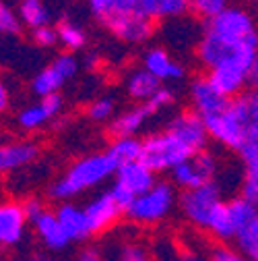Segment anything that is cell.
Returning <instances> with one entry per match:
<instances>
[{
    "label": "cell",
    "mask_w": 258,
    "mask_h": 261,
    "mask_svg": "<svg viewBox=\"0 0 258 261\" xmlns=\"http://www.w3.org/2000/svg\"><path fill=\"white\" fill-rule=\"evenodd\" d=\"M213 141L232 151L258 145V91L246 89L232 97L225 112L203 118Z\"/></svg>",
    "instance_id": "6da1fadb"
},
{
    "label": "cell",
    "mask_w": 258,
    "mask_h": 261,
    "mask_svg": "<svg viewBox=\"0 0 258 261\" xmlns=\"http://www.w3.org/2000/svg\"><path fill=\"white\" fill-rule=\"evenodd\" d=\"M116 170H118V162L112 158L108 149L89 153L77 160L60 178H56L50 185L48 195L56 201H71L77 195L106 182L110 176L116 174Z\"/></svg>",
    "instance_id": "7a4b0ae2"
},
{
    "label": "cell",
    "mask_w": 258,
    "mask_h": 261,
    "mask_svg": "<svg viewBox=\"0 0 258 261\" xmlns=\"http://www.w3.org/2000/svg\"><path fill=\"white\" fill-rule=\"evenodd\" d=\"M195 155L190 147H186L170 130L151 133L143 139V155L141 160L153 172H172L178 164Z\"/></svg>",
    "instance_id": "3957f363"
},
{
    "label": "cell",
    "mask_w": 258,
    "mask_h": 261,
    "mask_svg": "<svg viewBox=\"0 0 258 261\" xmlns=\"http://www.w3.org/2000/svg\"><path fill=\"white\" fill-rule=\"evenodd\" d=\"M197 56L207 69H215L219 64H240L248 69L258 56V42L232 44L205 31L197 44Z\"/></svg>",
    "instance_id": "277c9868"
},
{
    "label": "cell",
    "mask_w": 258,
    "mask_h": 261,
    "mask_svg": "<svg viewBox=\"0 0 258 261\" xmlns=\"http://www.w3.org/2000/svg\"><path fill=\"white\" fill-rule=\"evenodd\" d=\"M176 195L178 193L174 185L166 180H157L153 189H149L145 195L135 197V201L131 203V207L126 210L124 216L137 224H157L172 214L178 201Z\"/></svg>",
    "instance_id": "5b68a950"
},
{
    "label": "cell",
    "mask_w": 258,
    "mask_h": 261,
    "mask_svg": "<svg viewBox=\"0 0 258 261\" xmlns=\"http://www.w3.org/2000/svg\"><path fill=\"white\" fill-rule=\"evenodd\" d=\"M256 23L254 17L242 7H228L223 13L207 21L205 31L223 42L242 44V42H256Z\"/></svg>",
    "instance_id": "8992f818"
},
{
    "label": "cell",
    "mask_w": 258,
    "mask_h": 261,
    "mask_svg": "<svg viewBox=\"0 0 258 261\" xmlns=\"http://www.w3.org/2000/svg\"><path fill=\"white\" fill-rule=\"evenodd\" d=\"M221 201H223L221 187L215 180H211L203 187H197V189L182 191L178 197V205H180V212L184 214V218L199 228H207V222H209L213 210Z\"/></svg>",
    "instance_id": "52a82bcc"
},
{
    "label": "cell",
    "mask_w": 258,
    "mask_h": 261,
    "mask_svg": "<svg viewBox=\"0 0 258 261\" xmlns=\"http://www.w3.org/2000/svg\"><path fill=\"white\" fill-rule=\"evenodd\" d=\"M217 170H219V162L215 153L209 149H203V151H197L195 155H190L182 164H178L170 174L176 187H180L182 191H188L215 180Z\"/></svg>",
    "instance_id": "ba28073f"
},
{
    "label": "cell",
    "mask_w": 258,
    "mask_h": 261,
    "mask_svg": "<svg viewBox=\"0 0 258 261\" xmlns=\"http://www.w3.org/2000/svg\"><path fill=\"white\" fill-rule=\"evenodd\" d=\"M104 25L110 29V34L114 38H118L120 42H126V44H143V42L151 40L153 31H155V21L143 17L137 11L114 15Z\"/></svg>",
    "instance_id": "9c48e42d"
},
{
    "label": "cell",
    "mask_w": 258,
    "mask_h": 261,
    "mask_svg": "<svg viewBox=\"0 0 258 261\" xmlns=\"http://www.w3.org/2000/svg\"><path fill=\"white\" fill-rule=\"evenodd\" d=\"M166 130H170L172 135H176L186 147H190L195 153L207 149V143L211 139L209 133H207L203 116L197 114L195 110H184V112L172 116Z\"/></svg>",
    "instance_id": "30bf717a"
},
{
    "label": "cell",
    "mask_w": 258,
    "mask_h": 261,
    "mask_svg": "<svg viewBox=\"0 0 258 261\" xmlns=\"http://www.w3.org/2000/svg\"><path fill=\"white\" fill-rule=\"evenodd\" d=\"M190 102H192V110L207 118L225 112L230 97H225L221 91H217L207 75H201L190 83Z\"/></svg>",
    "instance_id": "8fae6325"
},
{
    "label": "cell",
    "mask_w": 258,
    "mask_h": 261,
    "mask_svg": "<svg viewBox=\"0 0 258 261\" xmlns=\"http://www.w3.org/2000/svg\"><path fill=\"white\" fill-rule=\"evenodd\" d=\"M155 182H157V172H153L143 160L128 162V164L118 166V170L114 174V185L128 191L133 197L145 195L149 189L155 187Z\"/></svg>",
    "instance_id": "7c38bea8"
},
{
    "label": "cell",
    "mask_w": 258,
    "mask_h": 261,
    "mask_svg": "<svg viewBox=\"0 0 258 261\" xmlns=\"http://www.w3.org/2000/svg\"><path fill=\"white\" fill-rule=\"evenodd\" d=\"M83 210L87 214V220H89L93 234L106 232L108 228H112L120 220V216H124V210L116 203V199L112 197L110 191L98 195V197H93Z\"/></svg>",
    "instance_id": "4fadbf2b"
},
{
    "label": "cell",
    "mask_w": 258,
    "mask_h": 261,
    "mask_svg": "<svg viewBox=\"0 0 258 261\" xmlns=\"http://www.w3.org/2000/svg\"><path fill=\"white\" fill-rule=\"evenodd\" d=\"M27 216L23 203L5 201L0 203V247H15L23 241L27 230Z\"/></svg>",
    "instance_id": "5bb4252c"
},
{
    "label": "cell",
    "mask_w": 258,
    "mask_h": 261,
    "mask_svg": "<svg viewBox=\"0 0 258 261\" xmlns=\"http://www.w3.org/2000/svg\"><path fill=\"white\" fill-rule=\"evenodd\" d=\"M64 108V100L60 93H52L46 97H40L38 104H31L25 110L19 112V126L25 130H36L44 124H48L52 118H56Z\"/></svg>",
    "instance_id": "9a60e30c"
},
{
    "label": "cell",
    "mask_w": 258,
    "mask_h": 261,
    "mask_svg": "<svg viewBox=\"0 0 258 261\" xmlns=\"http://www.w3.org/2000/svg\"><path fill=\"white\" fill-rule=\"evenodd\" d=\"M31 224H34V230H36L38 239L44 243V247L48 251L58 253V251H64V249L71 245V239H69L67 232H64L60 220L56 218V212L46 210V212H42Z\"/></svg>",
    "instance_id": "2e32d148"
},
{
    "label": "cell",
    "mask_w": 258,
    "mask_h": 261,
    "mask_svg": "<svg viewBox=\"0 0 258 261\" xmlns=\"http://www.w3.org/2000/svg\"><path fill=\"white\" fill-rule=\"evenodd\" d=\"M246 67L240 64H219L215 69H209V81L215 85L217 91H221L225 97H236L242 91H246Z\"/></svg>",
    "instance_id": "e0dca14e"
},
{
    "label": "cell",
    "mask_w": 258,
    "mask_h": 261,
    "mask_svg": "<svg viewBox=\"0 0 258 261\" xmlns=\"http://www.w3.org/2000/svg\"><path fill=\"white\" fill-rule=\"evenodd\" d=\"M54 212H56V218L60 220V224L64 228V232L69 234L71 243H83V241L93 237L87 214H85L83 207L75 205L73 201H64Z\"/></svg>",
    "instance_id": "ac0fdd59"
},
{
    "label": "cell",
    "mask_w": 258,
    "mask_h": 261,
    "mask_svg": "<svg viewBox=\"0 0 258 261\" xmlns=\"http://www.w3.org/2000/svg\"><path fill=\"white\" fill-rule=\"evenodd\" d=\"M143 69H147L159 81H180L186 75V69L176 62L164 48H151L143 56Z\"/></svg>",
    "instance_id": "d6986e66"
},
{
    "label": "cell",
    "mask_w": 258,
    "mask_h": 261,
    "mask_svg": "<svg viewBox=\"0 0 258 261\" xmlns=\"http://www.w3.org/2000/svg\"><path fill=\"white\" fill-rule=\"evenodd\" d=\"M153 116L151 108L143 102L139 106H133L124 112H120L118 116L112 118L108 133L112 139H120V137H137V133L143 128V124Z\"/></svg>",
    "instance_id": "ffe728a7"
},
{
    "label": "cell",
    "mask_w": 258,
    "mask_h": 261,
    "mask_svg": "<svg viewBox=\"0 0 258 261\" xmlns=\"http://www.w3.org/2000/svg\"><path fill=\"white\" fill-rule=\"evenodd\" d=\"M40 155V147L31 141H13L0 143V174L15 172L31 164Z\"/></svg>",
    "instance_id": "44dd1931"
},
{
    "label": "cell",
    "mask_w": 258,
    "mask_h": 261,
    "mask_svg": "<svg viewBox=\"0 0 258 261\" xmlns=\"http://www.w3.org/2000/svg\"><path fill=\"white\" fill-rule=\"evenodd\" d=\"M190 9L184 0H137V13L151 21L178 19Z\"/></svg>",
    "instance_id": "7402d4cb"
},
{
    "label": "cell",
    "mask_w": 258,
    "mask_h": 261,
    "mask_svg": "<svg viewBox=\"0 0 258 261\" xmlns=\"http://www.w3.org/2000/svg\"><path fill=\"white\" fill-rule=\"evenodd\" d=\"M161 87V81L157 77H153L147 69H139V71H133L126 79V91L128 95L133 97L137 102H147L157 93V89Z\"/></svg>",
    "instance_id": "603a6c76"
},
{
    "label": "cell",
    "mask_w": 258,
    "mask_h": 261,
    "mask_svg": "<svg viewBox=\"0 0 258 261\" xmlns=\"http://www.w3.org/2000/svg\"><path fill=\"white\" fill-rule=\"evenodd\" d=\"M67 83V77H64L54 64L50 62L48 67H44L36 77L31 81V89H34L36 95L40 97H46V95H52V93H60V89Z\"/></svg>",
    "instance_id": "cb8c5ba5"
},
{
    "label": "cell",
    "mask_w": 258,
    "mask_h": 261,
    "mask_svg": "<svg viewBox=\"0 0 258 261\" xmlns=\"http://www.w3.org/2000/svg\"><path fill=\"white\" fill-rule=\"evenodd\" d=\"M205 230H209L219 241H234L236 239V228L232 224V218H230V212H228V203L225 201H221L213 210Z\"/></svg>",
    "instance_id": "d4e9b609"
},
{
    "label": "cell",
    "mask_w": 258,
    "mask_h": 261,
    "mask_svg": "<svg viewBox=\"0 0 258 261\" xmlns=\"http://www.w3.org/2000/svg\"><path fill=\"white\" fill-rule=\"evenodd\" d=\"M17 15L23 25L29 29H38L44 25H50V11L44 5V0H21Z\"/></svg>",
    "instance_id": "484cf974"
},
{
    "label": "cell",
    "mask_w": 258,
    "mask_h": 261,
    "mask_svg": "<svg viewBox=\"0 0 258 261\" xmlns=\"http://www.w3.org/2000/svg\"><path fill=\"white\" fill-rule=\"evenodd\" d=\"M108 151L118 162V166L128 164V162H137L143 155V139H139V137H120V139H114L112 145L108 147Z\"/></svg>",
    "instance_id": "4316f807"
},
{
    "label": "cell",
    "mask_w": 258,
    "mask_h": 261,
    "mask_svg": "<svg viewBox=\"0 0 258 261\" xmlns=\"http://www.w3.org/2000/svg\"><path fill=\"white\" fill-rule=\"evenodd\" d=\"M87 5L102 23H106L114 15L137 11V0H87Z\"/></svg>",
    "instance_id": "83f0119b"
},
{
    "label": "cell",
    "mask_w": 258,
    "mask_h": 261,
    "mask_svg": "<svg viewBox=\"0 0 258 261\" xmlns=\"http://www.w3.org/2000/svg\"><path fill=\"white\" fill-rule=\"evenodd\" d=\"M225 203H228V212H230L232 224L236 228V237H238L244 228L258 216V207L252 205L250 201H246L244 197H240V195H238V197H234V199H230V201H225Z\"/></svg>",
    "instance_id": "f1b7e54d"
},
{
    "label": "cell",
    "mask_w": 258,
    "mask_h": 261,
    "mask_svg": "<svg viewBox=\"0 0 258 261\" xmlns=\"http://www.w3.org/2000/svg\"><path fill=\"white\" fill-rule=\"evenodd\" d=\"M58 31V44H62L64 48H67V52H77V50H83L85 44H87V34L85 29L73 21H62L58 23L56 27Z\"/></svg>",
    "instance_id": "f546056e"
},
{
    "label": "cell",
    "mask_w": 258,
    "mask_h": 261,
    "mask_svg": "<svg viewBox=\"0 0 258 261\" xmlns=\"http://www.w3.org/2000/svg\"><path fill=\"white\" fill-rule=\"evenodd\" d=\"M230 7V0H190V11L205 23Z\"/></svg>",
    "instance_id": "4dcf8cb0"
},
{
    "label": "cell",
    "mask_w": 258,
    "mask_h": 261,
    "mask_svg": "<svg viewBox=\"0 0 258 261\" xmlns=\"http://www.w3.org/2000/svg\"><path fill=\"white\" fill-rule=\"evenodd\" d=\"M21 19L19 15L0 0V36H19L21 34Z\"/></svg>",
    "instance_id": "1f68e13d"
},
{
    "label": "cell",
    "mask_w": 258,
    "mask_h": 261,
    "mask_svg": "<svg viewBox=\"0 0 258 261\" xmlns=\"http://www.w3.org/2000/svg\"><path fill=\"white\" fill-rule=\"evenodd\" d=\"M114 112H116V104H114L112 97H100V100H95L87 108V116L93 122H106L114 116Z\"/></svg>",
    "instance_id": "d6a6232c"
},
{
    "label": "cell",
    "mask_w": 258,
    "mask_h": 261,
    "mask_svg": "<svg viewBox=\"0 0 258 261\" xmlns=\"http://www.w3.org/2000/svg\"><path fill=\"white\" fill-rule=\"evenodd\" d=\"M236 245H238L240 253H244V255H246L248 251H252V249L258 245V216L236 237Z\"/></svg>",
    "instance_id": "836d02e7"
},
{
    "label": "cell",
    "mask_w": 258,
    "mask_h": 261,
    "mask_svg": "<svg viewBox=\"0 0 258 261\" xmlns=\"http://www.w3.org/2000/svg\"><path fill=\"white\" fill-rule=\"evenodd\" d=\"M52 64L54 67L67 77V81L69 79H73L77 73H79V60H77V56L73 54V52H62V54H58L54 60H52Z\"/></svg>",
    "instance_id": "e575fe53"
},
{
    "label": "cell",
    "mask_w": 258,
    "mask_h": 261,
    "mask_svg": "<svg viewBox=\"0 0 258 261\" xmlns=\"http://www.w3.org/2000/svg\"><path fill=\"white\" fill-rule=\"evenodd\" d=\"M31 40L40 48H52L58 44V31L52 25H44L38 29H31Z\"/></svg>",
    "instance_id": "d590c367"
},
{
    "label": "cell",
    "mask_w": 258,
    "mask_h": 261,
    "mask_svg": "<svg viewBox=\"0 0 258 261\" xmlns=\"http://www.w3.org/2000/svg\"><path fill=\"white\" fill-rule=\"evenodd\" d=\"M174 102H176V93H174L172 89H168V87L161 85V87L157 89V93L151 97V100H147L145 104L151 108V112H153V114H157L159 110H164V108L172 106Z\"/></svg>",
    "instance_id": "8d00e7d4"
},
{
    "label": "cell",
    "mask_w": 258,
    "mask_h": 261,
    "mask_svg": "<svg viewBox=\"0 0 258 261\" xmlns=\"http://www.w3.org/2000/svg\"><path fill=\"white\" fill-rule=\"evenodd\" d=\"M242 162H244V170H246V178L258 180V145H250L244 151H240Z\"/></svg>",
    "instance_id": "74e56055"
},
{
    "label": "cell",
    "mask_w": 258,
    "mask_h": 261,
    "mask_svg": "<svg viewBox=\"0 0 258 261\" xmlns=\"http://www.w3.org/2000/svg\"><path fill=\"white\" fill-rule=\"evenodd\" d=\"M120 261H151V257L145 247H141L137 243H128L120 251Z\"/></svg>",
    "instance_id": "f35d334b"
},
{
    "label": "cell",
    "mask_w": 258,
    "mask_h": 261,
    "mask_svg": "<svg viewBox=\"0 0 258 261\" xmlns=\"http://www.w3.org/2000/svg\"><path fill=\"white\" fill-rule=\"evenodd\" d=\"M211 261H248V257L244 253H238L228 247H217L211 253Z\"/></svg>",
    "instance_id": "ab89813d"
},
{
    "label": "cell",
    "mask_w": 258,
    "mask_h": 261,
    "mask_svg": "<svg viewBox=\"0 0 258 261\" xmlns=\"http://www.w3.org/2000/svg\"><path fill=\"white\" fill-rule=\"evenodd\" d=\"M240 197H244L246 201H250L252 205L258 207V180L244 178L240 185Z\"/></svg>",
    "instance_id": "60d3db41"
},
{
    "label": "cell",
    "mask_w": 258,
    "mask_h": 261,
    "mask_svg": "<svg viewBox=\"0 0 258 261\" xmlns=\"http://www.w3.org/2000/svg\"><path fill=\"white\" fill-rule=\"evenodd\" d=\"M23 210H25V216H27L29 222H34L42 212H46L44 203H42L38 197H27V199L23 201Z\"/></svg>",
    "instance_id": "b9f144b4"
},
{
    "label": "cell",
    "mask_w": 258,
    "mask_h": 261,
    "mask_svg": "<svg viewBox=\"0 0 258 261\" xmlns=\"http://www.w3.org/2000/svg\"><path fill=\"white\" fill-rule=\"evenodd\" d=\"M246 85H248V89L258 91V56L254 58V62L248 67V73H246Z\"/></svg>",
    "instance_id": "7bdbcfd3"
},
{
    "label": "cell",
    "mask_w": 258,
    "mask_h": 261,
    "mask_svg": "<svg viewBox=\"0 0 258 261\" xmlns=\"http://www.w3.org/2000/svg\"><path fill=\"white\" fill-rule=\"evenodd\" d=\"M9 104H11V95H9V89H7V85H5L3 81H0V114H3V112H7Z\"/></svg>",
    "instance_id": "ee69618b"
},
{
    "label": "cell",
    "mask_w": 258,
    "mask_h": 261,
    "mask_svg": "<svg viewBox=\"0 0 258 261\" xmlns=\"http://www.w3.org/2000/svg\"><path fill=\"white\" fill-rule=\"evenodd\" d=\"M77 261H104V259H102V255L95 249H85V251H81Z\"/></svg>",
    "instance_id": "f6af8a7d"
},
{
    "label": "cell",
    "mask_w": 258,
    "mask_h": 261,
    "mask_svg": "<svg viewBox=\"0 0 258 261\" xmlns=\"http://www.w3.org/2000/svg\"><path fill=\"white\" fill-rule=\"evenodd\" d=\"M27 261H54L48 253H42V251H38V253H34V255H29V259Z\"/></svg>",
    "instance_id": "bcb514c9"
},
{
    "label": "cell",
    "mask_w": 258,
    "mask_h": 261,
    "mask_svg": "<svg viewBox=\"0 0 258 261\" xmlns=\"http://www.w3.org/2000/svg\"><path fill=\"white\" fill-rule=\"evenodd\" d=\"M246 257H248V261H258V245H256L252 251H248Z\"/></svg>",
    "instance_id": "7dc6e473"
},
{
    "label": "cell",
    "mask_w": 258,
    "mask_h": 261,
    "mask_svg": "<svg viewBox=\"0 0 258 261\" xmlns=\"http://www.w3.org/2000/svg\"><path fill=\"white\" fill-rule=\"evenodd\" d=\"M246 3H250V5H258V0H246Z\"/></svg>",
    "instance_id": "c3c4849f"
},
{
    "label": "cell",
    "mask_w": 258,
    "mask_h": 261,
    "mask_svg": "<svg viewBox=\"0 0 258 261\" xmlns=\"http://www.w3.org/2000/svg\"><path fill=\"white\" fill-rule=\"evenodd\" d=\"M256 42H258V27H256Z\"/></svg>",
    "instance_id": "681fc988"
},
{
    "label": "cell",
    "mask_w": 258,
    "mask_h": 261,
    "mask_svg": "<svg viewBox=\"0 0 258 261\" xmlns=\"http://www.w3.org/2000/svg\"><path fill=\"white\" fill-rule=\"evenodd\" d=\"M184 3H188V5H190V0H184Z\"/></svg>",
    "instance_id": "f907efd6"
}]
</instances>
